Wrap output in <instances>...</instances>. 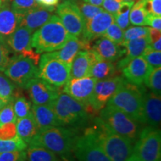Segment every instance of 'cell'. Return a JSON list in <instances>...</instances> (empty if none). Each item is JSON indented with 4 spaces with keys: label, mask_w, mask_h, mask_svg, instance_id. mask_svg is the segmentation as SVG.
I'll return each instance as SVG.
<instances>
[{
    "label": "cell",
    "mask_w": 161,
    "mask_h": 161,
    "mask_svg": "<svg viewBox=\"0 0 161 161\" xmlns=\"http://www.w3.org/2000/svg\"><path fill=\"white\" fill-rule=\"evenodd\" d=\"M77 137L73 128L52 127L39 131L28 146L43 147L69 161Z\"/></svg>",
    "instance_id": "obj_1"
},
{
    "label": "cell",
    "mask_w": 161,
    "mask_h": 161,
    "mask_svg": "<svg viewBox=\"0 0 161 161\" xmlns=\"http://www.w3.org/2000/svg\"><path fill=\"white\" fill-rule=\"evenodd\" d=\"M92 128H87L111 161H126L134 153L131 141L113 132L96 118Z\"/></svg>",
    "instance_id": "obj_2"
},
{
    "label": "cell",
    "mask_w": 161,
    "mask_h": 161,
    "mask_svg": "<svg viewBox=\"0 0 161 161\" xmlns=\"http://www.w3.org/2000/svg\"><path fill=\"white\" fill-rule=\"evenodd\" d=\"M72 37L60 18L53 14L44 25L34 32L31 46L38 54L47 53L61 49Z\"/></svg>",
    "instance_id": "obj_3"
},
{
    "label": "cell",
    "mask_w": 161,
    "mask_h": 161,
    "mask_svg": "<svg viewBox=\"0 0 161 161\" xmlns=\"http://www.w3.org/2000/svg\"><path fill=\"white\" fill-rule=\"evenodd\" d=\"M142 85L129 83L125 79L106 105H110L125 113L139 123L143 124V94Z\"/></svg>",
    "instance_id": "obj_4"
},
{
    "label": "cell",
    "mask_w": 161,
    "mask_h": 161,
    "mask_svg": "<svg viewBox=\"0 0 161 161\" xmlns=\"http://www.w3.org/2000/svg\"><path fill=\"white\" fill-rule=\"evenodd\" d=\"M51 105L61 126H80L93 114L90 107L78 102L66 93H60Z\"/></svg>",
    "instance_id": "obj_5"
},
{
    "label": "cell",
    "mask_w": 161,
    "mask_h": 161,
    "mask_svg": "<svg viewBox=\"0 0 161 161\" xmlns=\"http://www.w3.org/2000/svg\"><path fill=\"white\" fill-rule=\"evenodd\" d=\"M99 119L108 129L135 143L140 133L139 122L125 113L110 105H106L99 112Z\"/></svg>",
    "instance_id": "obj_6"
},
{
    "label": "cell",
    "mask_w": 161,
    "mask_h": 161,
    "mask_svg": "<svg viewBox=\"0 0 161 161\" xmlns=\"http://www.w3.org/2000/svg\"><path fill=\"white\" fill-rule=\"evenodd\" d=\"M71 66L45 53L38 64V78L55 87L64 86L70 78Z\"/></svg>",
    "instance_id": "obj_7"
},
{
    "label": "cell",
    "mask_w": 161,
    "mask_h": 161,
    "mask_svg": "<svg viewBox=\"0 0 161 161\" xmlns=\"http://www.w3.org/2000/svg\"><path fill=\"white\" fill-rule=\"evenodd\" d=\"M134 146V154L143 161H160V128L148 126L141 130Z\"/></svg>",
    "instance_id": "obj_8"
},
{
    "label": "cell",
    "mask_w": 161,
    "mask_h": 161,
    "mask_svg": "<svg viewBox=\"0 0 161 161\" xmlns=\"http://www.w3.org/2000/svg\"><path fill=\"white\" fill-rule=\"evenodd\" d=\"M4 72L15 84L25 88L30 80L38 78V64L31 58L17 55L11 58Z\"/></svg>",
    "instance_id": "obj_9"
},
{
    "label": "cell",
    "mask_w": 161,
    "mask_h": 161,
    "mask_svg": "<svg viewBox=\"0 0 161 161\" xmlns=\"http://www.w3.org/2000/svg\"><path fill=\"white\" fill-rule=\"evenodd\" d=\"M56 13L64 28L72 37H79L81 35L84 19L75 0H64L58 5Z\"/></svg>",
    "instance_id": "obj_10"
},
{
    "label": "cell",
    "mask_w": 161,
    "mask_h": 161,
    "mask_svg": "<svg viewBox=\"0 0 161 161\" xmlns=\"http://www.w3.org/2000/svg\"><path fill=\"white\" fill-rule=\"evenodd\" d=\"M124 80L125 78L121 76H114L96 81L88 103L93 114H98L103 109Z\"/></svg>",
    "instance_id": "obj_11"
},
{
    "label": "cell",
    "mask_w": 161,
    "mask_h": 161,
    "mask_svg": "<svg viewBox=\"0 0 161 161\" xmlns=\"http://www.w3.org/2000/svg\"><path fill=\"white\" fill-rule=\"evenodd\" d=\"M73 152L78 161H111L87 129L76 139Z\"/></svg>",
    "instance_id": "obj_12"
},
{
    "label": "cell",
    "mask_w": 161,
    "mask_h": 161,
    "mask_svg": "<svg viewBox=\"0 0 161 161\" xmlns=\"http://www.w3.org/2000/svg\"><path fill=\"white\" fill-rule=\"evenodd\" d=\"M32 32L23 26H19L11 35L5 38L6 43L18 55L31 58L37 64L40 61V54L33 49L31 46Z\"/></svg>",
    "instance_id": "obj_13"
},
{
    "label": "cell",
    "mask_w": 161,
    "mask_h": 161,
    "mask_svg": "<svg viewBox=\"0 0 161 161\" xmlns=\"http://www.w3.org/2000/svg\"><path fill=\"white\" fill-rule=\"evenodd\" d=\"M25 89L28 90L34 104H47L51 103L60 95L59 88L51 85L40 78L30 80Z\"/></svg>",
    "instance_id": "obj_14"
},
{
    "label": "cell",
    "mask_w": 161,
    "mask_h": 161,
    "mask_svg": "<svg viewBox=\"0 0 161 161\" xmlns=\"http://www.w3.org/2000/svg\"><path fill=\"white\" fill-rule=\"evenodd\" d=\"M96 81V78L90 76L70 78L64 86V92L80 103L88 105Z\"/></svg>",
    "instance_id": "obj_15"
},
{
    "label": "cell",
    "mask_w": 161,
    "mask_h": 161,
    "mask_svg": "<svg viewBox=\"0 0 161 161\" xmlns=\"http://www.w3.org/2000/svg\"><path fill=\"white\" fill-rule=\"evenodd\" d=\"M114 23V15L103 11L84 23L81 38L88 42L98 39L102 37L108 28Z\"/></svg>",
    "instance_id": "obj_16"
},
{
    "label": "cell",
    "mask_w": 161,
    "mask_h": 161,
    "mask_svg": "<svg viewBox=\"0 0 161 161\" xmlns=\"http://www.w3.org/2000/svg\"><path fill=\"white\" fill-rule=\"evenodd\" d=\"M143 124L159 128L161 122V98L152 92L143 94Z\"/></svg>",
    "instance_id": "obj_17"
},
{
    "label": "cell",
    "mask_w": 161,
    "mask_h": 161,
    "mask_svg": "<svg viewBox=\"0 0 161 161\" xmlns=\"http://www.w3.org/2000/svg\"><path fill=\"white\" fill-rule=\"evenodd\" d=\"M55 7L40 5L22 16L19 26L27 28L32 33L44 25L54 14Z\"/></svg>",
    "instance_id": "obj_18"
},
{
    "label": "cell",
    "mask_w": 161,
    "mask_h": 161,
    "mask_svg": "<svg viewBox=\"0 0 161 161\" xmlns=\"http://www.w3.org/2000/svg\"><path fill=\"white\" fill-rule=\"evenodd\" d=\"M90 48V42L80 39L79 37H72L66 42L61 49L57 51L47 52L51 57L64 62L71 66L72 60L80 50H89Z\"/></svg>",
    "instance_id": "obj_19"
},
{
    "label": "cell",
    "mask_w": 161,
    "mask_h": 161,
    "mask_svg": "<svg viewBox=\"0 0 161 161\" xmlns=\"http://www.w3.org/2000/svg\"><path fill=\"white\" fill-rule=\"evenodd\" d=\"M152 68L142 56H140L130 60L122 69V73L129 83L142 85Z\"/></svg>",
    "instance_id": "obj_20"
},
{
    "label": "cell",
    "mask_w": 161,
    "mask_h": 161,
    "mask_svg": "<svg viewBox=\"0 0 161 161\" xmlns=\"http://www.w3.org/2000/svg\"><path fill=\"white\" fill-rule=\"evenodd\" d=\"M99 59L92 49L80 50L72 60L70 78H83L90 76L91 67Z\"/></svg>",
    "instance_id": "obj_21"
},
{
    "label": "cell",
    "mask_w": 161,
    "mask_h": 161,
    "mask_svg": "<svg viewBox=\"0 0 161 161\" xmlns=\"http://www.w3.org/2000/svg\"><path fill=\"white\" fill-rule=\"evenodd\" d=\"M91 49L95 52L99 59L112 63L121 59L125 52V48H122V46L114 43L104 37L98 38Z\"/></svg>",
    "instance_id": "obj_22"
},
{
    "label": "cell",
    "mask_w": 161,
    "mask_h": 161,
    "mask_svg": "<svg viewBox=\"0 0 161 161\" xmlns=\"http://www.w3.org/2000/svg\"><path fill=\"white\" fill-rule=\"evenodd\" d=\"M31 110L39 131L52 127L61 126L50 103L40 105L33 104Z\"/></svg>",
    "instance_id": "obj_23"
},
{
    "label": "cell",
    "mask_w": 161,
    "mask_h": 161,
    "mask_svg": "<svg viewBox=\"0 0 161 161\" xmlns=\"http://www.w3.org/2000/svg\"><path fill=\"white\" fill-rule=\"evenodd\" d=\"M22 16L11 9L8 4L3 1L0 6V36L6 38L19 26Z\"/></svg>",
    "instance_id": "obj_24"
},
{
    "label": "cell",
    "mask_w": 161,
    "mask_h": 161,
    "mask_svg": "<svg viewBox=\"0 0 161 161\" xmlns=\"http://www.w3.org/2000/svg\"><path fill=\"white\" fill-rule=\"evenodd\" d=\"M149 37H144L137 39L125 40L122 44L125 50L124 57L118 62L116 68L122 69L130 60L142 55L144 50L149 46Z\"/></svg>",
    "instance_id": "obj_25"
},
{
    "label": "cell",
    "mask_w": 161,
    "mask_h": 161,
    "mask_svg": "<svg viewBox=\"0 0 161 161\" xmlns=\"http://www.w3.org/2000/svg\"><path fill=\"white\" fill-rule=\"evenodd\" d=\"M16 126L18 136L25 142L27 145H29L39 133V129L31 112L25 117L18 119L16 122Z\"/></svg>",
    "instance_id": "obj_26"
},
{
    "label": "cell",
    "mask_w": 161,
    "mask_h": 161,
    "mask_svg": "<svg viewBox=\"0 0 161 161\" xmlns=\"http://www.w3.org/2000/svg\"><path fill=\"white\" fill-rule=\"evenodd\" d=\"M116 69V66L112 62L98 59L92 64L90 76L97 80L108 79L115 76Z\"/></svg>",
    "instance_id": "obj_27"
},
{
    "label": "cell",
    "mask_w": 161,
    "mask_h": 161,
    "mask_svg": "<svg viewBox=\"0 0 161 161\" xmlns=\"http://www.w3.org/2000/svg\"><path fill=\"white\" fill-rule=\"evenodd\" d=\"M26 155L28 161H60L57 154L40 146H29Z\"/></svg>",
    "instance_id": "obj_28"
},
{
    "label": "cell",
    "mask_w": 161,
    "mask_h": 161,
    "mask_svg": "<svg viewBox=\"0 0 161 161\" xmlns=\"http://www.w3.org/2000/svg\"><path fill=\"white\" fill-rule=\"evenodd\" d=\"M145 2L146 0H137L133 5L129 16L130 23L132 25L135 26L146 25L148 13L145 8Z\"/></svg>",
    "instance_id": "obj_29"
},
{
    "label": "cell",
    "mask_w": 161,
    "mask_h": 161,
    "mask_svg": "<svg viewBox=\"0 0 161 161\" xmlns=\"http://www.w3.org/2000/svg\"><path fill=\"white\" fill-rule=\"evenodd\" d=\"M134 2H122L118 11L114 15V23L118 25L122 30H125L129 27V16Z\"/></svg>",
    "instance_id": "obj_30"
},
{
    "label": "cell",
    "mask_w": 161,
    "mask_h": 161,
    "mask_svg": "<svg viewBox=\"0 0 161 161\" xmlns=\"http://www.w3.org/2000/svg\"><path fill=\"white\" fill-rule=\"evenodd\" d=\"M15 84L6 76L0 72V98L6 103L13 102L15 98Z\"/></svg>",
    "instance_id": "obj_31"
},
{
    "label": "cell",
    "mask_w": 161,
    "mask_h": 161,
    "mask_svg": "<svg viewBox=\"0 0 161 161\" xmlns=\"http://www.w3.org/2000/svg\"><path fill=\"white\" fill-rule=\"evenodd\" d=\"M143 83L153 93L160 96L161 93V68H152L145 78Z\"/></svg>",
    "instance_id": "obj_32"
},
{
    "label": "cell",
    "mask_w": 161,
    "mask_h": 161,
    "mask_svg": "<svg viewBox=\"0 0 161 161\" xmlns=\"http://www.w3.org/2000/svg\"><path fill=\"white\" fill-rule=\"evenodd\" d=\"M12 104L17 119L25 117L31 112V103L23 96L15 97L12 102Z\"/></svg>",
    "instance_id": "obj_33"
},
{
    "label": "cell",
    "mask_w": 161,
    "mask_h": 161,
    "mask_svg": "<svg viewBox=\"0 0 161 161\" xmlns=\"http://www.w3.org/2000/svg\"><path fill=\"white\" fill-rule=\"evenodd\" d=\"M3 1L6 2L12 10L20 14H24L27 11L40 5L36 0H3Z\"/></svg>",
    "instance_id": "obj_34"
},
{
    "label": "cell",
    "mask_w": 161,
    "mask_h": 161,
    "mask_svg": "<svg viewBox=\"0 0 161 161\" xmlns=\"http://www.w3.org/2000/svg\"><path fill=\"white\" fill-rule=\"evenodd\" d=\"M27 147V143L19 137L12 140H0V153L24 151Z\"/></svg>",
    "instance_id": "obj_35"
},
{
    "label": "cell",
    "mask_w": 161,
    "mask_h": 161,
    "mask_svg": "<svg viewBox=\"0 0 161 161\" xmlns=\"http://www.w3.org/2000/svg\"><path fill=\"white\" fill-rule=\"evenodd\" d=\"M77 2L78 6L80 9V14H81L82 17L84 19V23L104 11V9L99 7V6L91 5V4L84 3V2Z\"/></svg>",
    "instance_id": "obj_36"
},
{
    "label": "cell",
    "mask_w": 161,
    "mask_h": 161,
    "mask_svg": "<svg viewBox=\"0 0 161 161\" xmlns=\"http://www.w3.org/2000/svg\"><path fill=\"white\" fill-rule=\"evenodd\" d=\"M102 37L108 38V40H111L114 43L122 46L125 40L124 30H122L119 26L116 25L115 23H114L108 28V29L104 32Z\"/></svg>",
    "instance_id": "obj_37"
},
{
    "label": "cell",
    "mask_w": 161,
    "mask_h": 161,
    "mask_svg": "<svg viewBox=\"0 0 161 161\" xmlns=\"http://www.w3.org/2000/svg\"><path fill=\"white\" fill-rule=\"evenodd\" d=\"M149 35V28L146 26H130L124 31V41L148 37Z\"/></svg>",
    "instance_id": "obj_38"
},
{
    "label": "cell",
    "mask_w": 161,
    "mask_h": 161,
    "mask_svg": "<svg viewBox=\"0 0 161 161\" xmlns=\"http://www.w3.org/2000/svg\"><path fill=\"white\" fill-rule=\"evenodd\" d=\"M145 60L153 68L160 67L161 65V52L153 49L149 46L144 50L142 54Z\"/></svg>",
    "instance_id": "obj_39"
},
{
    "label": "cell",
    "mask_w": 161,
    "mask_h": 161,
    "mask_svg": "<svg viewBox=\"0 0 161 161\" xmlns=\"http://www.w3.org/2000/svg\"><path fill=\"white\" fill-rule=\"evenodd\" d=\"M10 48L6 43L5 38L0 36V72H4L8 65L10 57Z\"/></svg>",
    "instance_id": "obj_40"
},
{
    "label": "cell",
    "mask_w": 161,
    "mask_h": 161,
    "mask_svg": "<svg viewBox=\"0 0 161 161\" xmlns=\"http://www.w3.org/2000/svg\"><path fill=\"white\" fill-rule=\"evenodd\" d=\"M17 120V118L14 111L12 102L8 103L0 110V125L9 122H16Z\"/></svg>",
    "instance_id": "obj_41"
},
{
    "label": "cell",
    "mask_w": 161,
    "mask_h": 161,
    "mask_svg": "<svg viewBox=\"0 0 161 161\" xmlns=\"http://www.w3.org/2000/svg\"><path fill=\"white\" fill-rule=\"evenodd\" d=\"M19 137L16 122H9L0 125V140H12Z\"/></svg>",
    "instance_id": "obj_42"
},
{
    "label": "cell",
    "mask_w": 161,
    "mask_h": 161,
    "mask_svg": "<svg viewBox=\"0 0 161 161\" xmlns=\"http://www.w3.org/2000/svg\"><path fill=\"white\" fill-rule=\"evenodd\" d=\"M27 155L24 151L0 153V161H26Z\"/></svg>",
    "instance_id": "obj_43"
},
{
    "label": "cell",
    "mask_w": 161,
    "mask_h": 161,
    "mask_svg": "<svg viewBox=\"0 0 161 161\" xmlns=\"http://www.w3.org/2000/svg\"><path fill=\"white\" fill-rule=\"evenodd\" d=\"M149 46L156 51H161V31L149 28Z\"/></svg>",
    "instance_id": "obj_44"
},
{
    "label": "cell",
    "mask_w": 161,
    "mask_h": 161,
    "mask_svg": "<svg viewBox=\"0 0 161 161\" xmlns=\"http://www.w3.org/2000/svg\"><path fill=\"white\" fill-rule=\"evenodd\" d=\"M145 8L149 14L161 15V0H146Z\"/></svg>",
    "instance_id": "obj_45"
},
{
    "label": "cell",
    "mask_w": 161,
    "mask_h": 161,
    "mask_svg": "<svg viewBox=\"0 0 161 161\" xmlns=\"http://www.w3.org/2000/svg\"><path fill=\"white\" fill-rule=\"evenodd\" d=\"M121 3H122L117 0H104L102 5L103 6L104 11L114 15L117 12Z\"/></svg>",
    "instance_id": "obj_46"
},
{
    "label": "cell",
    "mask_w": 161,
    "mask_h": 161,
    "mask_svg": "<svg viewBox=\"0 0 161 161\" xmlns=\"http://www.w3.org/2000/svg\"><path fill=\"white\" fill-rule=\"evenodd\" d=\"M146 25H149L152 29L161 31V17L148 14Z\"/></svg>",
    "instance_id": "obj_47"
},
{
    "label": "cell",
    "mask_w": 161,
    "mask_h": 161,
    "mask_svg": "<svg viewBox=\"0 0 161 161\" xmlns=\"http://www.w3.org/2000/svg\"><path fill=\"white\" fill-rule=\"evenodd\" d=\"M38 3L47 7H56L58 5L59 0H38Z\"/></svg>",
    "instance_id": "obj_48"
},
{
    "label": "cell",
    "mask_w": 161,
    "mask_h": 161,
    "mask_svg": "<svg viewBox=\"0 0 161 161\" xmlns=\"http://www.w3.org/2000/svg\"><path fill=\"white\" fill-rule=\"evenodd\" d=\"M82 1L96 6H101L104 0H82Z\"/></svg>",
    "instance_id": "obj_49"
},
{
    "label": "cell",
    "mask_w": 161,
    "mask_h": 161,
    "mask_svg": "<svg viewBox=\"0 0 161 161\" xmlns=\"http://www.w3.org/2000/svg\"><path fill=\"white\" fill-rule=\"evenodd\" d=\"M126 161H143V160H141V159L140 158H138V157L136 156L135 154H134V153H133L130 156V158H128Z\"/></svg>",
    "instance_id": "obj_50"
},
{
    "label": "cell",
    "mask_w": 161,
    "mask_h": 161,
    "mask_svg": "<svg viewBox=\"0 0 161 161\" xmlns=\"http://www.w3.org/2000/svg\"><path fill=\"white\" fill-rule=\"evenodd\" d=\"M6 104H7V103H6L5 101L3 100L1 98H0V110H1L3 108H4Z\"/></svg>",
    "instance_id": "obj_51"
},
{
    "label": "cell",
    "mask_w": 161,
    "mask_h": 161,
    "mask_svg": "<svg viewBox=\"0 0 161 161\" xmlns=\"http://www.w3.org/2000/svg\"><path fill=\"white\" fill-rule=\"evenodd\" d=\"M117 1L120 2V3H122V2H135L137 1V0H117Z\"/></svg>",
    "instance_id": "obj_52"
},
{
    "label": "cell",
    "mask_w": 161,
    "mask_h": 161,
    "mask_svg": "<svg viewBox=\"0 0 161 161\" xmlns=\"http://www.w3.org/2000/svg\"><path fill=\"white\" fill-rule=\"evenodd\" d=\"M2 3H3V0H0V6H1Z\"/></svg>",
    "instance_id": "obj_53"
},
{
    "label": "cell",
    "mask_w": 161,
    "mask_h": 161,
    "mask_svg": "<svg viewBox=\"0 0 161 161\" xmlns=\"http://www.w3.org/2000/svg\"><path fill=\"white\" fill-rule=\"evenodd\" d=\"M36 1H37V3H38V0H36Z\"/></svg>",
    "instance_id": "obj_54"
},
{
    "label": "cell",
    "mask_w": 161,
    "mask_h": 161,
    "mask_svg": "<svg viewBox=\"0 0 161 161\" xmlns=\"http://www.w3.org/2000/svg\"><path fill=\"white\" fill-rule=\"evenodd\" d=\"M75 1H79V0H75Z\"/></svg>",
    "instance_id": "obj_55"
}]
</instances>
